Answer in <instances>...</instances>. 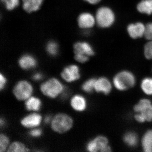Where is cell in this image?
<instances>
[{
    "instance_id": "d4e9b609",
    "label": "cell",
    "mask_w": 152,
    "mask_h": 152,
    "mask_svg": "<svg viewBox=\"0 0 152 152\" xmlns=\"http://www.w3.org/2000/svg\"><path fill=\"white\" fill-rule=\"evenodd\" d=\"M8 10H12L18 7L20 0H1Z\"/></svg>"
},
{
    "instance_id": "4dcf8cb0",
    "label": "cell",
    "mask_w": 152,
    "mask_h": 152,
    "mask_svg": "<svg viewBox=\"0 0 152 152\" xmlns=\"http://www.w3.org/2000/svg\"><path fill=\"white\" fill-rule=\"evenodd\" d=\"M42 130L40 129H34L29 132V135L33 137H38L42 134Z\"/></svg>"
},
{
    "instance_id": "30bf717a",
    "label": "cell",
    "mask_w": 152,
    "mask_h": 152,
    "mask_svg": "<svg viewBox=\"0 0 152 152\" xmlns=\"http://www.w3.org/2000/svg\"><path fill=\"white\" fill-rule=\"evenodd\" d=\"M75 54L90 57L94 55L92 47L86 42H77L74 46Z\"/></svg>"
},
{
    "instance_id": "4316f807",
    "label": "cell",
    "mask_w": 152,
    "mask_h": 152,
    "mask_svg": "<svg viewBox=\"0 0 152 152\" xmlns=\"http://www.w3.org/2000/svg\"><path fill=\"white\" fill-rule=\"evenodd\" d=\"M144 53L147 59H152V40L146 44L144 48Z\"/></svg>"
},
{
    "instance_id": "4fadbf2b",
    "label": "cell",
    "mask_w": 152,
    "mask_h": 152,
    "mask_svg": "<svg viewBox=\"0 0 152 152\" xmlns=\"http://www.w3.org/2000/svg\"><path fill=\"white\" fill-rule=\"evenodd\" d=\"M111 88V84L107 79L102 77L96 80L95 89L98 92H102L107 94L110 92Z\"/></svg>"
},
{
    "instance_id": "ffe728a7",
    "label": "cell",
    "mask_w": 152,
    "mask_h": 152,
    "mask_svg": "<svg viewBox=\"0 0 152 152\" xmlns=\"http://www.w3.org/2000/svg\"><path fill=\"white\" fill-rule=\"evenodd\" d=\"M124 140L128 145L131 147H135L138 142L137 135L132 132H129L125 134Z\"/></svg>"
},
{
    "instance_id": "8fae6325",
    "label": "cell",
    "mask_w": 152,
    "mask_h": 152,
    "mask_svg": "<svg viewBox=\"0 0 152 152\" xmlns=\"http://www.w3.org/2000/svg\"><path fill=\"white\" fill-rule=\"evenodd\" d=\"M42 119L39 114H31L23 118L21 121V124L25 127H36L40 125Z\"/></svg>"
},
{
    "instance_id": "d590c367",
    "label": "cell",
    "mask_w": 152,
    "mask_h": 152,
    "mask_svg": "<svg viewBox=\"0 0 152 152\" xmlns=\"http://www.w3.org/2000/svg\"><path fill=\"white\" fill-rule=\"evenodd\" d=\"M51 120V117L50 115H47L45 117V123L46 124H49V123L50 122Z\"/></svg>"
},
{
    "instance_id": "d6986e66",
    "label": "cell",
    "mask_w": 152,
    "mask_h": 152,
    "mask_svg": "<svg viewBox=\"0 0 152 152\" xmlns=\"http://www.w3.org/2000/svg\"><path fill=\"white\" fill-rule=\"evenodd\" d=\"M142 145L144 151L152 152V130L148 131L144 135Z\"/></svg>"
},
{
    "instance_id": "cb8c5ba5",
    "label": "cell",
    "mask_w": 152,
    "mask_h": 152,
    "mask_svg": "<svg viewBox=\"0 0 152 152\" xmlns=\"http://www.w3.org/2000/svg\"><path fill=\"white\" fill-rule=\"evenodd\" d=\"M96 79L92 78L90 79L85 82L84 83L82 86V89L86 92L88 93H91L93 90L95 89V83H96Z\"/></svg>"
},
{
    "instance_id": "9c48e42d",
    "label": "cell",
    "mask_w": 152,
    "mask_h": 152,
    "mask_svg": "<svg viewBox=\"0 0 152 152\" xmlns=\"http://www.w3.org/2000/svg\"><path fill=\"white\" fill-rule=\"evenodd\" d=\"M96 21L94 17L89 13H83L80 14L78 18V23L79 26L85 29L92 28L94 26Z\"/></svg>"
},
{
    "instance_id": "ac0fdd59",
    "label": "cell",
    "mask_w": 152,
    "mask_h": 152,
    "mask_svg": "<svg viewBox=\"0 0 152 152\" xmlns=\"http://www.w3.org/2000/svg\"><path fill=\"white\" fill-rule=\"evenodd\" d=\"M97 147L98 151L102 152H110L111 151L109 146L107 139L103 136H99L94 139Z\"/></svg>"
},
{
    "instance_id": "9a60e30c",
    "label": "cell",
    "mask_w": 152,
    "mask_h": 152,
    "mask_svg": "<svg viewBox=\"0 0 152 152\" xmlns=\"http://www.w3.org/2000/svg\"><path fill=\"white\" fill-rule=\"evenodd\" d=\"M43 0H23V7L28 13L38 10L40 8Z\"/></svg>"
},
{
    "instance_id": "83f0119b",
    "label": "cell",
    "mask_w": 152,
    "mask_h": 152,
    "mask_svg": "<svg viewBox=\"0 0 152 152\" xmlns=\"http://www.w3.org/2000/svg\"><path fill=\"white\" fill-rule=\"evenodd\" d=\"M144 36L147 39L152 40V23H148L146 26Z\"/></svg>"
},
{
    "instance_id": "52a82bcc",
    "label": "cell",
    "mask_w": 152,
    "mask_h": 152,
    "mask_svg": "<svg viewBox=\"0 0 152 152\" xmlns=\"http://www.w3.org/2000/svg\"><path fill=\"white\" fill-rule=\"evenodd\" d=\"M61 76L64 80L69 83L77 80L80 77L78 66L70 65L66 67L61 73Z\"/></svg>"
},
{
    "instance_id": "e575fe53",
    "label": "cell",
    "mask_w": 152,
    "mask_h": 152,
    "mask_svg": "<svg viewBox=\"0 0 152 152\" xmlns=\"http://www.w3.org/2000/svg\"><path fill=\"white\" fill-rule=\"evenodd\" d=\"M84 1L91 4H96L100 2L101 0H84Z\"/></svg>"
},
{
    "instance_id": "603a6c76",
    "label": "cell",
    "mask_w": 152,
    "mask_h": 152,
    "mask_svg": "<svg viewBox=\"0 0 152 152\" xmlns=\"http://www.w3.org/2000/svg\"><path fill=\"white\" fill-rule=\"evenodd\" d=\"M46 50L48 53L52 56H56L58 52V46L56 42L50 41L46 46Z\"/></svg>"
},
{
    "instance_id": "7402d4cb",
    "label": "cell",
    "mask_w": 152,
    "mask_h": 152,
    "mask_svg": "<svg viewBox=\"0 0 152 152\" xmlns=\"http://www.w3.org/2000/svg\"><path fill=\"white\" fill-rule=\"evenodd\" d=\"M141 88L143 91L148 95H152V78H146L142 82Z\"/></svg>"
},
{
    "instance_id": "7a4b0ae2",
    "label": "cell",
    "mask_w": 152,
    "mask_h": 152,
    "mask_svg": "<svg viewBox=\"0 0 152 152\" xmlns=\"http://www.w3.org/2000/svg\"><path fill=\"white\" fill-rule=\"evenodd\" d=\"M40 90L43 94L50 98L56 97L64 91V86L57 79H49L41 85Z\"/></svg>"
},
{
    "instance_id": "2e32d148",
    "label": "cell",
    "mask_w": 152,
    "mask_h": 152,
    "mask_svg": "<svg viewBox=\"0 0 152 152\" xmlns=\"http://www.w3.org/2000/svg\"><path fill=\"white\" fill-rule=\"evenodd\" d=\"M42 102L39 98L35 97L29 98L25 103L26 108L28 110L38 111L40 109Z\"/></svg>"
},
{
    "instance_id": "8992f818",
    "label": "cell",
    "mask_w": 152,
    "mask_h": 152,
    "mask_svg": "<svg viewBox=\"0 0 152 152\" xmlns=\"http://www.w3.org/2000/svg\"><path fill=\"white\" fill-rule=\"evenodd\" d=\"M135 111L143 116L146 121H152V105L149 100H142L134 108Z\"/></svg>"
},
{
    "instance_id": "d6a6232c",
    "label": "cell",
    "mask_w": 152,
    "mask_h": 152,
    "mask_svg": "<svg viewBox=\"0 0 152 152\" xmlns=\"http://www.w3.org/2000/svg\"><path fill=\"white\" fill-rule=\"evenodd\" d=\"M43 77L42 74L40 73H37L34 74L32 76V79L36 81H38L42 80Z\"/></svg>"
},
{
    "instance_id": "f1b7e54d",
    "label": "cell",
    "mask_w": 152,
    "mask_h": 152,
    "mask_svg": "<svg viewBox=\"0 0 152 152\" xmlns=\"http://www.w3.org/2000/svg\"><path fill=\"white\" fill-rule=\"evenodd\" d=\"M86 149L88 151L90 152H96L98 151V149L96 144L94 140L91 141L88 143L86 146Z\"/></svg>"
},
{
    "instance_id": "5bb4252c",
    "label": "cell",
    "mask_w": 152,
    "mask_h": 152,
    "mask_svg": "<svg viewBox=\"0 0 152 152\" xmlns=\"http://www.w3.org/2000/svg\"><path fill=\"white\" fill-rule=\"evenodd\" d=\"M71 105L75 110L78 112L83 111L86 107V101L83 96L76 95L72 98Z\"/></svg>"
},
{
    "instance_id": "f546056e",
    "label": "cell",
    "mask_w": 152,
    "mask_h": 152,
    "mask_svg": "<svg viewBox=\"0 0 152 152\" xmlns=\"http://www.w3.org/2000/svg\"><path fill=\"white\" fill-rule=\"evenodd\" d=\"M75 58L77 61L81 63H86L89 59V57L78 54H75Z\"/></svg>"
},
{
    "instance_id": "e0dca14e",
    "label": "cell",
    "mask_w": 152,
    "mask_h": 152,
    "mask_svg": "<svg viewBox=\"0 0 152 152\" xmlns=\"http://www.w3.org/2000/svg\"><path fill=\"white\" fill-rule=\"evenodd\" d=\"M137 9L140 12L151 15L152 14V0H142L138 4Z\"/></svg>"
},
{
    "instance_id": "6da1fadb",
    "label": "cell",
    "mask_w": 152,
    "mask_h": 152,
    "mask_svg": "<svg viewBox=\"0 0 152 152\" xmlns=\"http://www.w3.org/2000/svg\"><path fill=\"white\" fill-rule=\"evenodd\" d=\"M73 123L72 119L69 115L58 114L52 120L51 127L55 132L62 134L69 130L72 126Z\"/></svg>"
},
{
    "instance_id": "484cf974",
    "label": "cell",
    "mask_w": 152,
    "mask_h": 152,
    "mask_svg": "<svg viewBox=\"0 0 152 152\" xmlns=\"http://www.w3.org/2000/svg\"><path fill=\"white\" fill-rule=\"evenodd\" d=\"M10 140L8 137L4 134L0 135V152H4L7 150Z\"/></svg>"
},
{
    "instance_id": "ba28073f",
    "label": "cell",
    "mask_w": 152,
    "mask_h": 152,
    "mask_svg": "<svg viewBox=\"0 0 152 152\" xmlns=\"http://www.w3.org/2000/svg\"><path fill=\"white\" fill-rule=\"evenodd\" d=\"M145 26L142 23H132L129 25L127 27L128 32L130 37L134 39L142 37L144 36Z\"/></svg>"
},
{
    "instance_id": "277c9868",
    "label": "cell",
    "mask_w": 152,
    "mask_h": 152,
    "mask_svg": "<svg viewBox=\"0 0 152 152\" xmlns=\"http://www.w3.org/2000/svg\"><path fill=\"white\" fill-rule=\"evenodd\" d=\"M115 88L120 91H125L135 85V79L132 74L128 71H123L117 74L114 78Z\"/></svg>"
},
{
    "instance_id": "44dd1931",
    "label": "cell",
    "mask_w": 152,
    "mask_h": 152,
    "mask_svg": "<svg viewBox=\"0 0 152 152\" xmlns=\"http://www.w3.org/2000/svg\"><path fill=\"white\" fill-rule=\"evenodd\" d=\"M8 152H24L30 151V150L20 142H15L9 147Z\"/></svg>"
},
{
    "instance_id": "1f68e13d",
    "label": "cell",
    "mask_w": 152,
    "mask_h": 152,
    "mask_svg": "<svg viewBox=\"0 0 152 152\" xmlns=\"http://www.w3.org/2000/svg\"><path fill=\"white\" fill-rule=\"evenodd\" d=\"M7 79L2 74L0 75V89L2 90L4 88L7 83Z\"/></svg>"
},
{
    "instance_id": "8d00e7d4",
    "label": "cell",
    "mask_w": 152,
    "mask_h": 152,
    "mask_svg": "<svg viewBox=\"0 0 152 152\" xmlns=\"http://www.w3.org/2000/svg\"><path fill=\"white\" fill-rule=\"evenodd\" d=\"M0 123H1V126H2L4 124V120H3L2 119H1V121H0Z\"/></svg>"
},
{
    "instance_id": "5b68a950",
    "label": "cell",
    "mask_w": 152,
    "mask_h": 152,
    "mask_svg": "<svg viewBox=\"0 0 152 152\" xmlns=\"http://www.w3.org/2000/svg\"><path fill=\"white\" fill-rule=\"evenodd\" d=\"M13 91L18 100H25L28 99L32 94L33 88L28 82L26 80L20 81L14 87Z\"/></svg>"
},
{
    "instance_id": "836d02e7",
    "label": "cell",
    "mask_w": 152,
    "mask_h": 152,
    "mask_svg": "<svg viewBox=\"0 0 152 152\" xmlns=\"http://www.w3.org/2000/svg\"><path fill=\"white\" fill-rule=\"evenodd\" d=\"M136 120L139 122L143 123L146 121L143 116L141 114H137L135 116Z\"/></svg>"
},
{
    "instance_id": "7c38bea8",
    "label": "cell",
    "mask_w": 152,
    "mask_h": 152,
    "mask_svg": "<svg viewBox=\"0 0 152 152\" xmlns=\"http://www.w3.org/2000/svg\"><path fill=\"white\" fill-rule=\"evenodd\" d=\"M19 64L22 69L29 70L36 67L37 61L35 58L30 55H25L22 56L19 60Z\"/></svg>"
},
{
    "instance_id": "3957f363",
    "label": "cell",
    "mask_w": 152,
    "mask_h": 152,
    "mask_svg": "<svg viewBox=\"0 0 152 152\" xmlns=\"http://www.w3.org/2000/svg\"><path fill=\"white\" fill-rule=\"evenodd\" d=\"M96 22L99 26L109 28L114 23L115 15L113 10L107 7H102L98 9L96 13Z\"/></svg>"
}]
</instances>
